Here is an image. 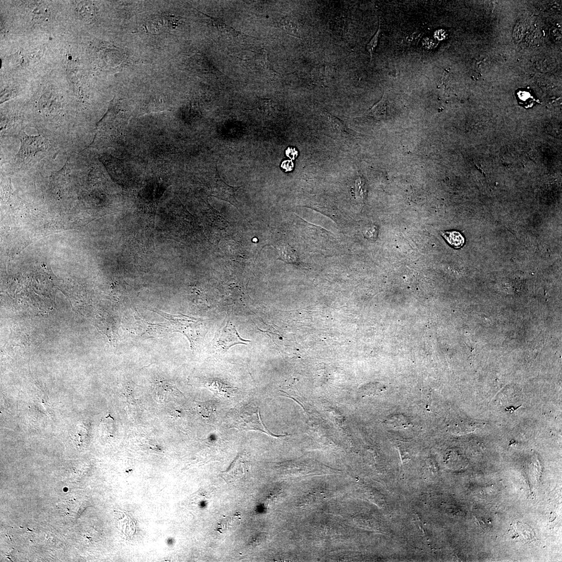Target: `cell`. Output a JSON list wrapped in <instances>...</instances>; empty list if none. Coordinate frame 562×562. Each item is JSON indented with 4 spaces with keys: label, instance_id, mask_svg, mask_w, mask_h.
Wrapping results in <instances>:
<instances>
[{
    "label": "cell",
    "instance_id": "10",
    "mask_svg": "<svg viewBox=\"0 0 562 562\" xmlns=\"http://www.w3.org/2000/svg\"><path fill=\"white\" fill-rule=\"evenodd\" d=\"M77 11L81 18L86 22L91 21L95 16L94 6L89 2H83L80 3L78 5Z\"/></svg>",
    "mask_w": 562,
    "mask_h": 562
},
{
    "label": "cell",
    "instance_id": "18",
    "mask_svg": "<svg viewBox=\"0 0 562 562\" xmlns=\"http://www.w3.org/2000/svg\"><path fill=\"white\" fill-rule=\"evenodd\" d=\"M286 155L291 159H295L297 155V152L294 149L288 148L286 151Z\"/></svg>",
    "mask_w": 562,
    "mask_h": 562
},
{
    "label": "cell",
    "instance_id": "16",
    "mask_svg": "<svg viewBox=\"0 0 562 562\" xmlns=\"http://www.w3.org/2000/svg\"><path fill=\"white\" fill-rule=\"evenodd\" d=\"M392 423L393 424L396 425V426H406L410 425L409 422H406L405 419L401 417H393V418H391V423Z\"/></svg>",
    "mask_w": 562,
    "mask_h": 562
},
{
    "label": "cell",
    "instance_id": "8",
    "mask_svg": "<svg viewBox=\"0 0 562 562\" xmlns=\"http://www.w3.org/2000/svg\"><path fill=\"white\" fill-rule=\"evenodd\" d=\"M331 69L327 65L316 66L311 71V78L313 82L321 86H326L331 80Z\"/></svg>",
    "mask_w": 562,
    "mask_h": 562
},
{
    "label": "cell",
    "instance_id": "7",
    "mask_svg": "<svg viewBox=\"0 0 562 562\" xmlns=\"http://www.w3.org/2000/svg\"><path fill=\"white\" fill-rule=\"evenodd\" d=\"M241 515L240 513L233 514L225 517L218 524L217 531L223 534L232 533L240 525Z\"/></svg>",
    "mask_w": 562,
    "mask_h": 562
},
{
    "label": "cell",
    "instance_id": "9",
    "mask_svg": "<svg viewBox=\"0 0 562 562\" xmlns=\"http://www.w3.org/2000/svg\"><path fill=\"white\" fill-rule=\"evenodd\" d=\"M43 143L40 137H27L22 143L19 153L24 156L32 155L41 150Z\"/></svg>",
    "mask_w": 562,
    "mask_h": 562
},
{
    "label": "cell",
    "instance_id": "15",
    "mask_svg": "<svg viewBox=\"0 0 562 562\" xmlns=\"http://www.w3.org/2000/svg\"><path fill=\"white\" fill-rule=\"evenodd\" d=\"M330 119L333 128L337 132L343 133L346 132V126L342 121L331 115H330Z\"/></svg>",
    "mask_w": 562,
    "mask_h": 562
},
{
    "label": "cell",
    "instance_id": "5",
    "mask_svg": "<svg viewBox=\"0 0 562 562\" xmlns=\"http://www.w3.org/2000/svg\"><path fill=\"white\" fill-rule=\"evenodd\" d=\"M241 187L229 186L221 179H218L212 187V195L213 196L228 201L237 207L238 201L235 198V194Z\"/></svg>",
    "mask_w": 562,
    "mask_h": 562
},
{
    "label": "cell",
    "instance_id": "13",
    "mask_svg": "<svg viewBox=\"0 0 562 562\" xmlns=\"http://www.w3.org/2000/svg\"><path fill=\"white\" fill-rule=\"evenodd\" d=\"M380 33V24L379 22L378 29L372 40L367 45V50L370 54L371 60H373L374 54L378 42Z\"/></svg>",
    "mask_w": 562,
    "mask_h": 562
},
{
    "label": "cell",
    "instance_id": "4",
    "mask_svg": "<svg viewBox=\"0 0 562 562\" xmlns=\"http://www.w3.org/2000/svg\"><path fill=\"white\" fill-rule=\"evenodd\" d=\"M136 325L137 326L138 334L140 336L149 337H157L164 336L167 333H172L170 327L167 323L153 324L146 322L138 316H135Z\"/></svg>",
    "mask_w": 562,
    "mask_h": 562
},
{
    "label": "cell",
    "instance_id": "17",
    "mask_svg": "<svg viewBox=\"0 0 562 562\" xmlns=\"http://www.w3.org/2000/svg\"><path fill=\"white\" fill-rule=\"evenodd\" d=\"M281 167L286 172H289L293 170L294 164L293 163L290 161H285L282 163Z\"/></svg>",
    "mask_w": 562,
    "mask_h": 562
},
{
    "label": "cell",
    "instance_id": "6",
    "mask_svg": "<svg viewBox=\"0 0 562 562\" xmlns=\"http://www.w3.org/2000/svg\"><path fill=\"white\" fill-rule=\"evenodd\" d=\"M247 468L248 466L247 461L242 456H239L234 461L230 469L224 472L222 477L229 482L237 481L245 475Z\"/></svg>",
    "mask_w": 562,
    "mask_h": 562
},
{
    "label": "cell",
    "instance_id": "12",
    "mask_svg": "<svg viewBox=\"0 0 562 562\" xmlns=\"http://www.w3.org/2000/svg\"><path fill=\"white\" fill-rule=\"evenodd\" d=\"M441 233L448 243L455 249L461 248L465 243L464 237L459 232L456 231H446Z\"/></svg>",
    "mask_w": 562,
    "mask_h": 562
},
{
    "label": "cell",
    "instance_id": "2",
    "mask_svg": "<svg viewBox=\"0 0 562 562\" xmlns=\"http://www.w3.org/2000/svg\"><path fill=\"white\" fill-rule=\"evenodd\" d=\"M229 421L232 428L245 431H255L274 437L262 421L258 408L247 406L234 410L229 416Z\"/></svg>",
    "mask_w": 562,
    "mask_h": 562
},
{
    "label": "cell",
    "instance_id": "11",
    "mask_svg": "<svg viewBox=\"0 0 562 562\" xmlns=\"http://www.w3.org/2000/svg\"><path fill=\"white\" fill-rule=\"evenodd\" d=\"M386 109L387 98L385 94L381 100L369 110L368 115L378 120L384 119L386 115Z\"/></svg>",
    "mask_w": 562,
    "mask_h": 562
},
{
    "label": "cell",
    "instance_id": "3",
    "mask_svg": "<svg viewBox=\"0 0 562 562\" xmlns=\"http://www.w3.org/2000/svg\"><path fill=\"white\" fill-rule=\"evenodd\" d=\"M249 341L241 338L234 325L231 322L228 323L220 332L216 338L215 346L216 349L225 352L230 347L237 344L247 345Z\"/></svg>",
    "mask_w": 562,
    "mask_h": 562
},
{
    "label": "cell",
    "instance_id": "14",
    "mask_svg": "<svg viewBox=\"0 0 562 562\" xmlns=\"http://www.w3.org/2000/svg\"><path fill=\"white\" fill-rule=\"evenodd\" d=\"M33 18L37 21H43L48 18L49 10L44 6H39L33 10Z\"/></svg>",
    "mask_w": 562,
    "mask_h": 562
},
{
    "label": "cell",
    "instance_id": "1",
    "mask_svg": "<svg viewBox=\"0 0 562 562\" xmlns=\"http://www.w3.org/2000/svg\"><path fill=\"white\" fill-rule=\"evenodd\" d=\"M152 311L158 313L170 322L172 332H179L185 335L190 342L192 349L197 346L203 336V330L199 319L184 314L173 315L156 309Z\"/></svg>",
    "mask_w": 562,
    "mask_h": 562
}]
</instances>
